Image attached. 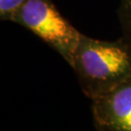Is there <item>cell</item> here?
Returning a JSON list of instances; mask_svg holds the SVG:
<instances>
[{"instance_id":"3957f363","label":"cell","mask_w":131,"mask_h":131,"mask_svg":"<svg viewBox=\"0 0 131 131\" xmlns=\"http://www.w3.org/2000/svg\"><path fill=\"white\" fill-rule=\"evenodd\" d=\"M91 112L96 130L131 131V78L91 100Z\"/></svg>"},{"instance_id":"5b68a950","label":"cell","mask_w":131,"mask_h":131,"mask_svg":"<svg viewBox=\"0 0 131 131\" xmlns=\"http://www.w3.org/2000/svg\"><path fill=\"white\" fill-rule=\"evenodd\" d=\"M27 0H0V19L1 20H12L14 15Z\"/></svg>"},{"instance_id":"6da1fadb","label":"cell","mask_w":131,"mask_h":131,"mask_svg":"<svg viewBox=\"0 0 131 131\" xmlns=\"http://www.w3.org/2000/svg\"><path fill=\"white\" fill-rule=\"evenodd\" d=\"M70 66L84 94L94 100L131 78V47L122 37L104 41L82 34Z\"/></svg>"},{"instance_id":"277c9868","label":"cell","mask_w":131,"mask_h":131,"mask_svg":"<svg viewBox=\"0 0 131 131\" xmlns=\"http://www.w3.org/2000/svg\"><path fill=\"white\" fill-rule=\"evenodd\" d=\"M117 15L122 32V37L131 47V0H121Z\"/></svg>"},{"instance_id":"7a4b0ae2","label":"cell","mask_w":131,"mask_h":131,"mask_svg":"<svg viewBox=\"0 0 131 131\" xmlns=\"http://www.w3.org/2000/svg\"><path fill=\"white\" fill-rule=\"evenodd\" d=\"M11 21L31 31L71 65L83 33L60 14L52 0H27Z\"/></svg>"}]
</instances>
